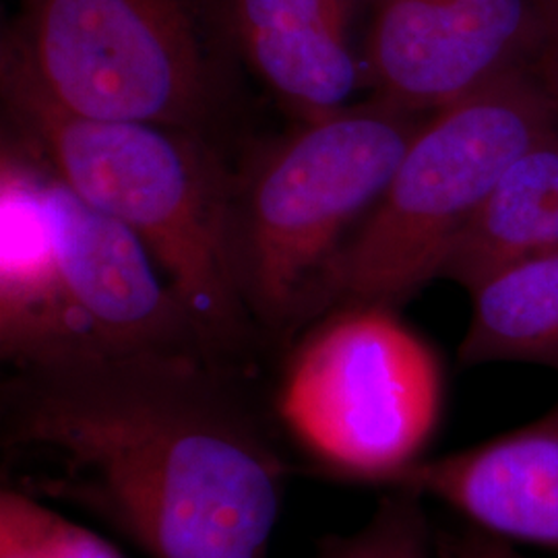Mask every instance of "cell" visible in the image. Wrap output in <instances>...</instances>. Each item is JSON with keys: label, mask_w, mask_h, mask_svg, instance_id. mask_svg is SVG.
<instances>
[{"label": "cell", "mask_w": 558, "mask_h": 558, "mask_svg": "<svg viewBox=\"0 0 558 558\" xmlns=\"http://www.w3.org/2000/svg\"><path fill=\"white\" fill-rule=\"evenodd\" d=\"M299 472L260 371L203 354L11 368L0 476L147 558H269Z\"/></svg>", "instance_id": "1"}, {"label": "cell", "mask_w": 558, "mask_h": 558, "mask_svg": "<svg viewBox=\"0 0 558 558\" xmlns=\"http://www.w3.org/2000/svg\"><path fill=\"white\" fill-rule=\"evenodd\" d=\"M0 98L2 131L145 244L220 359L255 371L274 359L240 296L232 246L239 166L221 141L69 112L7 62Z\"/></svg>", "instance_id": "2"}, {"label": "cell", "mask_w": 558, "mask_h": 558, "mask_svg": "<svg viewBox=\"0 0 558 558\" xmlns=\"http://www.w3.org/2000/svg\"><path fill=\"white\" fill-rule=\"evenodd\" d=\"M140 354L223 360L145 244L2 131L0 359L11 371Z\"/></svg>", "instance_id": "3"}, {"label": "cell", "mask_w": 558, "mask_h": 558, "mask_svg": "<svg viewBox=\"0 0 558 558\" xmlns=\"http://www.w3.org/2000/svg\"><path fill=\"white\" fill-rule=\"evenodd\" d=\"M426 114L371 96L239 166L232 246L240 296L271 356L327 313L331 269L379 203Z\"/></svg>", "instance_id": "4"}, {"label": "cell", "mask_w": 558, "mask_h": 558, "mask_svg": "<svg viewBox=\"0 0 558 558\" xmlns=\"http://www.w3.org/2000/svg\"><path fill=\"white\" fill-rule=\"evenodd\" d=\"M0 62L89 119L221 141L239 108L226 0H15Z\"/></svg>", "instance_id": "5"}, {"label": "cell", "mask_w": 558, "mask_h": 558, "mask_svg": "<svg viewBox=\"0 0 558 558\" xmlns=\"http://www.w3.org/2000/svg\"><path fill=\"white\" fill-rule=\"evenodd\" d=\"M437 350L383 304H341L278 354L271 414L299 472L391 488L439 433Z\"/></svg>", "instance_id": "6"}, {"label": "cell", "mask_w": 558, "mask_h": 558, "mask_svg": "<svg viewBox=\"0 0 558 558\" xmlns=\"http://www.w3.org/2000/svg\"><path fill=\"white\" fill-rule=\"evenodd\" d=\"M558 126V87L527 66L433 110L336 260L327 313L341 304L401 308L439 279L502 174Z\"/></svg>", "instance_id": "7"}, {"label": "cell", "mask_w": 558, "mask_h": 558, "mask_svg": "<svg viewBox=\"0 0 558 558\" xmlns=\"http://www.w3.org/2000/svg\"><path fill=\"white\" fill-rule=\"evenodd\" d=\"M371 96L428 114L509 73L539 66L534 0H364Z\"/></svg>", "instance_id": "8"}, {"label": "cell", "mask_w": 558, "mask_h": 558, "mask_svg": "<svg viewBox=\"0 0 558 558\" xmlns=\"http://www.w3.org/2000/svg\"><path fill=\"white\" fill-rule=\"evenodd\" d=\"M396 486L511 546L558 555V401L513 430L428 456Z\"/></svg>", "instance_id": "9"}, {"label": "cell", "mask_w": 558, "mask_h": 558, "mask_svg": "<svg viewBox=\"0 0 558 558\" xmlns=\"http://www.w3.org/2000/svg\"><path fill=\"white\" fill-rule=\"evenodd\" d=\"M242 64L300 120L366 89L364 0H226Z\"/></svg>", "instance_id": "10"}, {"label": "cell", "mask_w": 558, "mask_h": 558, "mask_svg": "<svg viewBox=\"0 0 558 558\" xmlns=\"http://www.w3.org/2000/svg\"><path fill=\"white\" fill-rule=\"evenodd\" d=\"M465 292L461 366L534 364L558 373V248L495 267Z\"/></svg>", "instance_id": "11"}, {"label": "cell", "mask_w": 558, "mask_h": 558, "mask_svg": "<svg viewBox=\"0 0 558 558\" xmlns=\"http://www.w3.org/2000/svg\"><path fill=\"white\" fill-rule=\"evenodd\" d=\"M553 248H558V126L509 166L440 278L465 290L495 267Z\"/></svg>", "instance_id": "12"}, {"label": "cell", "mask_w": 558, "mask_h": 558, "mask_svg": "<svg viewBox=\"0 0 558 558\" xmlns=\"http://www.w3.org/2000/svg\"><path fill=\"white\" fill-rule=\"evenodd\" d=\"M0 558H124L96 532L17 490L0 493Z\"/></svg>", "instance_id": "13"}, {"label": "cell", "mask_w": 558, "mask_h": 558, "mask_svg": "<svg viewBox=\"0 0 558 558\" xmlns=\"http://www.w3.org/2000/svg\"><path fill=\"white\" fill-rule=\"evenodd\" d=\"M424 500L410 488H385L366 523L348 536L320 539L317 558H433L437 538Z\"/></svg>", "instance_id": "14"}, {"label": "cell", "mask_w": 558, "mask_h": 558, "mask_svg": "<svg viewBox=\"0 0 558 558\" xmlns=\"http://www.w3.org/2000/svg\"><path fill=\"white\" fill-rule=\"evenodd\" d=\"M437 553L440 558H525L518 546L488 536L465 523L437 536Z\"/></svg>", "instance_id": "15"}, {"label": "cell", "mask_w": 558, "mask_h": 558, "mask_svg": "<svg viewBox=\"0 0 558 558\" xmlns=\"http://www.w3.org/2000/svg\"><path fill=\"white\" fill-rule=\"evenodd\" d=\"M542 23L539 66L558 87V0H534Z\"/></svg>", "instance_id": "16"}]
</instances>
